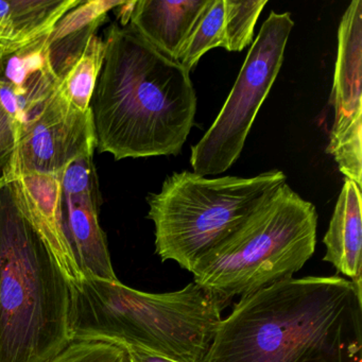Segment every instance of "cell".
<instances>
[{"label": "cell", "mask_w": 362, "mask_h": 362, "mask_svg": "<svg viewBox=\"0 0 362 362\" xmlns=\"http://www.w3.org/2000/svg\"><path fill=\"white\" fill-rule=\"evenodd\" d=\"M281 170L253 177L207 179L173 173L158 194H149L148 218L156 226V253L192 272L201 258L234 234L284 184Z\"/></svg>", "instance_id": "obj_6"}, {"label": "cell", "mask_w": 362, "mask_h": 362, "mask_svg": "<svg viewBox=\"0 0 362 362\" xmlns=\"http://www.w3.org/2000/svg\"><path fill=\"white\" fill-rule=\"evenodd\" d=\"M268 4L267 0L235 1L224 0L226 47L230 52H240L251 45L256 23Z\"/></svg>", "instance_id": "obj_19"}, {"label": "cell", "mask_w": 362, "mask_h": 362, "mask_svg": "<svg viewBox=\"0 0 362 362\" xmlns=\"http://www.w3.org/2000/svg\"><path fill=\"white\" fill-rule=\"evenodd\" d=\"M18 173V128L0 98V189L9 185Z\"/></svg>", "instance_id": "obj_21"}, {"label": "cell", "mask_w": 362, "mask_h": 362, "mask_svg": "<svg viewBox=\"0 0 362 362\" xmlns=\"http://www.w3.org/2000/svg\"><path fill=\"white\" fill-rule=\"evenodd\" d=\"M90 110L99 151L116 160L179 156L194 124L190 73L134 29L113 24Z\"/></svg>", "instance_id": "obj_2"}, {"label": "cell", "mask_w": 362, "mask_h": 362, "mask_svg": "<svg viewBox=\"0 0 362 362\" xmlns=\"http://www.w3.org/2000/svg\"><path fill=\"white\" fill-rule=\"evenodd\" d=\"M224 11V0H207L177 60L189 73L207 52L226 47Z\"/></svg>", "instance_id": "obj_18"}, {"label": "cell", "mask_w": 362, "mask_h": 362, "mask_svg": "<svg viewBox=\"0 0 362 362\" xmlns=\"http://www.w3.org/2000/svg\"><path fill=\"white\" fill-rule=\"evenodd\" d=\"M317 226L315 205L285 183L199 260L192 271L194 283L226 305L291 279L315 253Z\"/></svg>", "instance_id": "obj_5"}, {"label": "cell", "mask_w": 362, "mask_h": 362, "mask_svg": "<svg viewBox=\"0 0 362 362\" xmlns=\"http://www.w3.org/2000/svg\"><path fill=\"white\" fill-rule=\"evenodd\" d=\"M293 27L288 12L272 11L264 21L221 111L192 148V173L201 177L218 175L238 160L254 120L281 71Z\"/></svg>", "instance_id": "obj_7"}, {"label": "cell", "mask_w": 362, "mask_h": 362, "mask_svg": "<svg viewBox=\"0 0 362 362\" xmlns=\"http://www.w3.org/2000/svg\"><path fill=\"white\" fill-rule=\"evenodd\" d=\"M226 305L196 283L148 293L117 281L83 277L71 284L73 341L135 346L175 362H202Z\"/></svg>", "instance_id": "obj_3"}, {"label": "cell", "mask_w": 362, "mask_h": 362, "mask_svg": "<svg viewBox=\"0 0 362 362\" xmlns=\"http://www.w3.org/2000/svg\"><path fill=\"white\" fill-rule=\"evenodd\" d=\"M97 148L90 110L80 111L57 88L40 113L21 129L18 173L61 175Z\"/></svg>", "instance_id": "obj_9"}, {"label": "cell", "mask_w": 362, "mask_h": 362, "mask_svg": "<svg viewBox=\"0 0 362 362\" xmlns=\"http://www.w3.org/2000/svg\"><path fill=\"white\" fill-rule=\"evenodd\" d=\"M62 211L67 238L84 277L117 281L99 223L98 180L94 156L69 165L61 179Z\"/></svg>", "instance_id": "obj_10"}, {"label": "cell", "mask_w": 362, "mask_h": 362, "mask_svg": "<svg viewBox=\"0 0 362 362\" xmlns=\"http://www.w3.org/2000/svg\"><path fill=\"white\" fill-rule=\"evenodd\" d=\"M122 1H82L65 14L48 37L50 56L56 64L73 60L86 46L98 27L105 22L107 12Z\"/></svg>", "instance_id": "obj_16"}, {"label": "cell", "mask_w": 362, "mask_h": 362, "mask_svg": "<svg viewBox=\"0 0 362 362\" xmlns=\"http://www.w3.org/2000/svg\"><path fill=\"white\" fill-rule=\"evenodd\" d=\"M83 0H0V62L50 35Z\"/></svg>", "instance_id": "obj_14"}, {"label": "cell", "mask_w": 362, "mask_h": 362, "mask_svg": "<svg viewBox=\"0 0 362 362\" xmlns=\"http://www.w3.org/2000/svg\"><path fill=\"white\" fill-rule=\"evenodd\" d=\"M362 1L354 0L341 18L332 103L334 124L328 153L339 170L361 188Z\"/></svg>", "instance_id": "obj_8"}, {"label": "cell", "mask_w": 362, "mask_h": 362, "mask_svg": "<svg viewBox=\"0 0 362 362\" xmlns=\"http://www.w3.org/2000/svg\"><path fill=\"white\" fill-rule=\"evenodd\" d=\"M48 362H132L126 347L100 341H73Z\"/></svg>", "instance_id": "obj_20"}, {"label": "cell", "mask_w": 362, "mask_h": 362, "mask_svg": "<svg viewBox=\"0 0 362 362\" xmlns=\"http://www.w3.org/2000/svg\"><path fill=\"white\" fill-rule=\"evenodd\" d=\"M361 205L359 186L345 179L323 238L326 247L323 260L362 289Z\"/></svg>", "instance_id": "obj_15"}, {"label": "cell", "mask_w": 362, "mask_h": 362, "mask_svg": "<svg viewBox=\"0 0 362 362\" xmlns=\"http://www.w3.org/2000/svg\"><path fill=\"white\" fill-rule=\"evenodd\" d=\"M206 4L207 0H137L130 27L160 54L177 62Z\"/></svg>", "instance_id": "obj_13"}, {"label": "cell", "mask_w": 362, "mask_h": 362, "mask_svg": "<svg viewBox=\"0 0 362 362\" xmlns=\"http://www.w3.org/2000/svg\"><path fill=\"white\" fill-rule=\"evenodd\" d=\"M126 347L132 362H175L173 360L167 359V358L150 353V351H145V349H139V347Z\"/></svg>", "instance_id": "obj_22"}, {"label": "cell", "mask_w": 362, "mask_h": 362, "mask_svg": "<svg viewBox=\"0 0 362 362\" xmlns=\"http://www.w3.org/2000/svg\"><path fill=\"white\" fill-rule=\"evenodd\" d=\"M71 283L0 189V362H48L71 343Z\"/></svg>", "instance_id": "obj_4"}, {"label": "cell", "mask_w": 362, "mask_h": 362, "mask_svg": "<svg viewBox=\"0 0 362 362\" xmlns=\"http://www.w3.org/2000/svg\"><path fill=\"white\" fill-rule=\"evenodd\" d=\"M48 37L0 62V98L18 128V136L58 88Z\"/></svg>", "instance_id": "obj_12"}, {"label": "cell", "mask_w": 362, "mask_h": 362, "mask_svg": "<svg viewBox=\"0 0 362 362\" xmlns=\"http://www.w3.org/2000/svg\"><path fill=\"white\" fill-rule=\"evenodd\" d=\"M105 40L94 35L83 50L59 74L58 90L78 110H90V99L105 60Z\"/></svg>", "instance_id": "obj_17"}, {"label": "cell", "mask_w": 362, "mask_h": 362, "mask_svg": "<svg viewBox=\"0 0 362 362\" xmlns=\"http://www.w3.org/2000/svg\"><path fill=\"white\" fill-rule=\"evenodd\" d=\"M361 293L337 275L276 281L240 298L202 362H362Z\"/></svg>", "instance_id": "obj_1"}, {"label": "cell", "mask_w": 362, "mask_h": 362, "mask_svg": "<svg viewBox=\"0 0 362 362\" xmlns=\"http://www.w3.org/2000/svg\"><path fill=\"white\" fill-rule=\"evenodd\" d=\"M61 175L18 173L9 184L14 200L59 266L76 284L83 279L67 238L62 211Z\"/></svg>", "instance_id": "obj_11"}]
</instances>
